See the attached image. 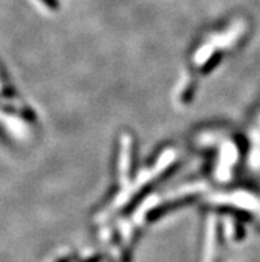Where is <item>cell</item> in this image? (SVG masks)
Listing matches in <instances>:
<instances>
[{
	"mask_svg": "<svg viewBox=\"0 0 260 262\" xmlns=\"http://www.w3.org/2000/svg\"><path fill=\"white\" fill-rule=\"evenodd\" d=\"M44 6H46L50 10H57L59 7V2L57 0H40Z\"/></svg>",
	"mask_w": 260,
	"mask_h": 262,
	"instance_id": "obj_1",
	"label": "cell"
}]
</instances>
